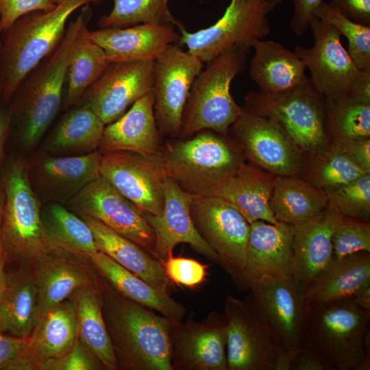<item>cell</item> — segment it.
<instances>
[{"label":"cell","instance_id":"cell-28","mask_svg":"<svg viewBox=\"0 0 370 370\" xmlns=\"http://www.w3.org/2000/svg\"><path fill=\"white\" fill-rule=\"evenodd\" d=\"M275 177L273 174L245 162L217 186L212 195L229 201L249 223L256 221L278 223L269 204Z\"/></svg>","mask_w":370,"mask_h":370},{"label":"cell","instance_id":"cell-31","mask_svg":"<svg viewBox=\"0 0 370 370\" xmlns=\"http://www.w3.org/2000/svg\"><path fill=\"white\" fill-rule=\"evenodd\" d=\"M90 263L99 275L123 297L157 311L172 321L184 319L186 308L164 292L98 251Z\"/></svg>","mask_w":370,"mask_h":370},{"label":"cell","instance_id":"cell-20","mask_svg":"<svg viewBox=\"0 0 370 370\" xmlns=\"http://www.w3.org/2000/svg\"><path fill=\"white\" fill-rule=\"evenodd\" d=\"M98 151L77 156H59L43 150L27 160L31 186L42 201L66 204L100 174Z\"/></svg>","mask_w":370,"mask_h":370},{"label":"cell","instance_id":"cell-19","mask_svg":"<svg viewBox=\"0 0 370 370\" xmlns=\"http://www.w3.org/2000/svg\"><path fill=\"white\" fill-rule=\"evenodd\" d=\"M172 370H227V325L223 313L212 311L201 321L190 314L170 321Z\"/></svg>","mask_w":370,"mask_h":370},{"label":"cell","instance_id":"cell-44","mask_svg":"<svg viewBox=\"0 0 370 370\" xmlns=\"http://www.w3.org/2000/svg\"><path fill=\"white\" fill-rule=\"evenodd\" d=\"M333 258L359 252L370 253L369 221L341 217L332 234Z\"/></svg>","mask_w":370,"mask_h":370},{"label":"cell","instance_id":"cell-39","mask_svg":"<svg viewBox=\"0 0 370 370\" xmlns=\"http://www.w3.org/2000/svg\"><path fill=\"white\" fill-rule=\"evenodd\" d=\"M365 174L348 158L340 145L330 141L312 152L303 154L299 176L327 193Z\"/></svg>","mask_w":370,"mask_h":370},{"label":"cell","instance_id":"cell-22","mask_svg":"<svg viewBox=\"0 0 370 370\" xmlns=\"http://www.w3.org/2000/svg\"><path fill=\"white\" fill-rule=\"evenodd\" d=\"M164 204L159 216L145 214L155 236L153 257L162 263L179 243H188L197 253L221 267L217 254L197 230L190 214L193 195L171 177L164 182Z\"/></svg>","mask_w":370,"mask_h":370},{"label":"cell","instance_id":"cell-11","mask_svg":"<svg viewBox=\"0 0 370 370\" xmlns=\"http://www.w3.org/2000/svg\"><path fill=\"white\" fill-rule=\"evenodd\" d=\"M227 370H291L292 360L244 299L224 300Z\"/></svg>","mask_w":370,"mask_h":370},{"label":"cell","instance_id":"cell-56","mask_svg":"<svg viewBox=\"0 0 370 370\" xmlns=\"http://www.w3.org/2000/svg\"><path fill=\"white\" fill-rule=\"evenodd\" d=\"M63 1H64V0H51L52 3H53L54 5H58V4L61 3Z\"/></svg>","mask_w":370,"mask_h":370},{"label":"cell","instance_id":"cell-46","mask_svg":"<svg viewBox=\"0 0 370 370\" xmlns=\"http://www.w3.org/2000/svg\"><path fill=\"white\" fill-rule=\"evenodd\" d=\"M103 366L78 338L73 347L62 356L40 365L38 370H101Z\"/></svg>","mask_w":370,"mask_h":370},{"label":"cell","instance_id":"cell-29","mask_svg":"<svg viewBox=\"0 0 370 370\" xmlns=\"http://www.w3.org/2000/svg\"><path fill=\"white\" fill-rule=\"evenodd\" d=\"M370 289V253L334 258L306 290L310 303L354 299Z\"/></svg>","mask_w":370,"mask_h":370},{"label":"cell","instance_id":"cell-27","mask_svg":"<svg viewBox=\"0 0 370 370\" xmlns=\"http://www.w3.org/2000/svg\"><path fill=\"white\" fill-rule=\"evenodd\" d=\"M88 36L106 52L110 62L155 60L180 34L175 27L151 23L124 28L88 30Z\"/></svg>","mask_w":370,"mask_h":370},{"label":"cell","instance_id":"cell-51","mask_svg":"<svg viewBox=\"0 0 370 370\" xmlns=\"http://www.w3.org/2000/svg\"><path fill=\"white\" fill-rule=\"evenodd\" d=\"M28 338L16 337L0 332V370H8L25 348Z\"/></svg>","mask_w":370,"mask_h":370},{"label":"cell","instance_id":"cell-30","mask_svg":"<svg viewBox=\"0 0 370 370\" xmlns=\"http://www.w3.org/2000/svg\"><path fill=\"white\" fill-rule=\"evenodd\" d=\"M249 74L260 90L281 92L297 87L310 80L303 61L282 44L259 40L252 47Z\"/></svg>","mask_w":370,"mask_h":370},{"label":"cell","instance_id":"cell-42","mask_svg":"<svg viewBox=\"0 0 370 370\" xmlns=\"http://www.w3.org/2000/svg\"><path fill=\"white\" fill-rule=\"evenodd\" d=\"M314 16L335 27L347 38V52L360 69L370 68V25L352 21L325 1L316 9Z\"/></svg>","mask_w":370,"mask_h":370},{"label":"cell","instance_id":"cell-36","mask_svg":"<svg viewBox=\"0 0 370 370\" xmlns=\"http://www.w3.org/2000/svg\"><path fill=\"white\" fill-rule=\"evenodd\" d=\"M41 218L48 240L59 254L73 256L90 262L97 251L88 224L64 204L43 203Z\"/></svg>","mask_w":370,"mask_h":370},{"label":"cell","instance_id":"cell-47","mask_svg":"<svg viewBox=\"0 0 370 370\" xmlns=\"http://www.w3.org/2000/svg\"><path fill=\"white\" fill-rule=\"evenodd\" d=\"M56 5L51 0H0V27L5 32L23 15L35 11L48 12Z\"/></svg>","mask_w":370,"mask_h":370},{"label":"cell","instance_id":"cell-35","mask_svg":"<svg viewBox=\"0 0 370 370\" xmlns=\"http://www.w3.org/2000/svg\"><path fill=\"white\" fill-rule=\"evenodd\" d=\"M326 193L299 175L275 176L270 208L278 222L304 223L328 206Z\"/></svg>","mask_w":370,"mask_h":370},{"label":"cell","instance_id":"cell-32","mask_svg":"<svg viewBox=\"0 0 370 370\" xmlns=\"http://www.w3.org/2000/svg\"><path fill=\"white\" fill-rule=\"evenodd\" d=\"M79 217L89 226L98 251L151 285L168 293L170 282L158 260L97 219L86 215Z\"/></svg>","mask_w":370,"mask_h":370},{"label":"cell","instance_id":"cell-23","mask_svg":"<svg viewBox=\"0 0 370 370\" xmlns=\"http://www.w3.org/2000/svg\"><path fill=\"white\" fill-rule=\"evenodd\" d=\"M77 338L75 309L69 298L39 317L25 348L8 370H38L68 352Z\"/></svg>","mask_w":370,"mask_h":370},{"label":"cell","instance_id":"cell-10","mask_svg":"<svg viewBox=\"0 0 370 370\" xmlns=\"http://www.w3.org/2000/svg\"><path fill=\"white\" fill-rule=\"evenodd\" d=\"M243 299L292 360L306 338L310 302L306 289L293 276L267 278L253 286Z\"/></svg>","mask_w":370,"mask_h":370},{"label":"cell","instance_id":"cell-5","mask_svg":"<svg viewBox=\"0 0 370 370\" xmlns=\"http://www.w3.org/2000/svg\"><path fill=\"white\" fill-rule=\"evenodd\" d=\"M160 155L168 177L185 192L211 196L246 162L230 136L203 130L186 139L168 138Z\"/></svg>","mask_w":370,"mask_h":370},{"label":"cell","instance_id":"cell-41","mask_svg":"<svg viewBox=\"0 0 370 370\" xmlns=\"http://www.w3.org/2000/svg\"><path fill=\"white\" fill-rule=\"evenodd\" d=\"M169 0H113L111 12L100 18L98 26L104 28H124L139 24L151 23L177 27L169 8Z\"/></svg>","mask_w":370,"mask_h":370},{"label":"cell","instance_id":"cell-45","mask_svg":"<svg viewBox=\"0 0 370 370\" xmlns=\"http://www.w3.org/2000/svg\"><path fill=\"white\" fill-rule=\"evenodd\" d=\"M166 276L177 286L195 289L206 280L209 265L188 258L168 257L162 263Z\"/></svg>","mask_w":370,"mask_h":370},{"label":"cell","instance_id":"cell-9","mask_svg":"<svg viewBox=\"0 0 370 370\" xmlns=\"http://www.w3.org/2000/svg\"><path fill=\"white\" fill-rule=\"evenodd\" d=\"M282 0H230L223 16L211 26L188 32L182 23L178 42L202 62L231 49L248 54L253 45L271 31L269 15Z\"/></svg>","mask_w":370,"mask_h":370},{"label":"cell","instance_id":"cell-37","mask_svg":"<svg viewBox=\"0 0 370 370\" xmlns=\"http://www.w3.org/2000/svg\"><path fill=\"white\" fill-rule=\"evenodd\" d=\"M99 284L76 290L71 296L76 313L78 338L107 370L119 369L102 313Z\"/></svg>","mask_w":370,"mask_h":370},{"label":"cell","instance_id":"cell-2","mask_svg":"<svg viewBox=\"0 0 370 370\" xmlns=\"http://www.w3.org/2000/svg\"><path fill=\"white\" fill-rule=\"evenodd\" d=\"M92 16L89 4L82 7L79 14L68 23L56 49L25 76L11 98L13 105L10 108L24 149L30 151L38 144L60 108L72 46Z\"/></svg>","mask_w":370,"mask_h":370},{"label":"cell","instance_id":"cell-1","mask_svg":"<svg viewBox=\"0 0 370 370\" xmlns=\"http://www.w3.org/2000/svg\"><path fill=\"white\" fill-rule=\"evenodd\" d=\"M100 291L119 369L172 370L170 320L123 297L103 278Z\"/></svg>","mask_w":370,"mask_h":370},{"label":"cell","instance_id":"cell-14","mask_svg":"<svg viewBox=\"0 0 370 370\" xmlns=\"http://www.w3.org/2000/svg\"><path fill=\"white\" fill-rule=\"evenodd\" d=\"M190 214L201 236L219 256L221 267L234 281L245 265L250 223L229 201L215 195H193Z\"/></svg>","mask_w":370,"mask_h":370},{"label":"cell","instance_id":"cell-26","mask_svg":"<svg viewBox=\"0 0 370 370\" xmlns=\"http://www.w3.org/2000/svg\"><path fill=\"white\" fill-rule=\"evenodd\" d=\"M163 145L154 114L152 91L135 101L117 120L105 127L97 151L160 153Z\"/></svg>","mask_w":370,"mask_h":370},{"label":"cell","instance_id":"cell-57","mask_svg":"<svg viewBox=\"0 0 370 370\" xmlns=\"http://www.w3.org/2000/svg\"><path fill=\"white\" fill-rule=\"evenodd\" d=\"M2 34H3V31L0 27V49H1V45H2V39H1V36H2Z\"/></svg>","mask_w":370,"mask_h":370},{"label":"cell","instance_id":"cell-12","mask_svg":"<svg viewBox=\"0 0 370 370\" xmlns=\"http://www.w3.org/2000/svg\"><path fill=\"white\" fill-rule=\"evenodd\" d=\"M202 63L176 43L169 45L154 60V114L162 138L179 137L184 108Z\"/></svg>","mask_w":370,"mask_h":370},{"label":"cell","instance_id":"cell-25","mask_svg":"<svg viewBox=\"0 0 370 370\" xmlns=\"http://www.w3.org/2000/svg\"><path fill=\"white\" fill-rule=\"evenodd\" d=\"M32 266L39 317L69 299L76 290L98 284L102 279L90 262L63 254H51Z\"/></svg>","mask_w":370,"mask_h":370},{"label":"cell","instance_id":"cell-34","mask_svg":"<svg viewBox=\"0 0 370 370\" xmlns=\"http://www.w3.org/2000/svg\"><path fill=\"white\" fill-rule=\"evenodd\" d=\"M106 124L81 103L68 111L45 140L42 150L59 156H84L97 151Z\"/></svg>","mask_w":370,"mask_h":370},{"label":"cell","instance_id":"cell-49","mask_svg":"<svg viewBox=\"0 0 370 370\" xmlns=\"http://www.w3.org/2000/svg\"><path fill=\"white\" fill-rule=\"evenodd\" d=\"M338 145L353 163L364 173L370 174V138L347 140Z\"/></svg>","mask_w":370,"mask_h":370},{"label":"cell","instance_id":"cell-13","mask_svg":"<svg viewBox=\"0 0 370 370\" xmlns=\"http://www.w3.org/2000/svg\"><path fill=\"white\" fill-rule=\"evenodd\" d=\"M314 44L311 47L295 46L293 51L308 69L310 79L325 97L350 96L364 70L354 63L341 43L340 32L313 16L309 23Z\"/></svg>","mask_w":370,"mask_h":370},{"label":"cell","instance_id":"cell-15","mask_svg":"<svg viewBox=\"0 0 370 370\" xmlns=\"http://www.w3.org/2000/svg\"><path fill=\"white\" fill-rule=\"evenodd\" d=\"M228 134L248 162L275 176L299 175L303 154L270 120L243 107Z\"/></svg>","mask_w":370,"mask_h":370},{"label":"cell","instance_id":"cell-38","mask_svg":"<svg viewBox=\"0 0 370 370\" xmlns=\"http://www.w3.org/2000/svg\"><path fill=\"white\" fill-rule=\"evenodd\" d=\"M88 25L75 39L69 58L62 99L64 109L76 105L110 62L104 50L88 36Z\"/></svg>","mask_w":370,"mask_h":370},{"label":"cell","instance_id":"cell-16","mask_svg":"<svg viewBox=\"0 0 370 370\" xmlns=\"http://www.w3.org/2000/svg\"><path fill=\"white\" fill-rule=\"evenodd\" d=\"M66 206L78 216L97 219L153 256L155 236L145 214L103 177L87 184Z\"/></svg>","mask_w":370,"mask_h":370},{"label":"cell","instance_id":"cell-52","mask_svg":"<svg viewBox=\"0 0 370 370\" xmlns=\"http://www.w3.org/2000/svg\"><path fill=\"white\" fill-rule=\"evenodd\" d=\"M291 370H327V368L305 342L292 359Z\"/></svg>","mask_w":370,"mask_h":370},{"label":"cell","instance_id":"cell-53","mask_svg":"<svg viewBox=\"0 0 370 370\" xmlns=\"http://www.w3.org/2000/svg\"><path fill=\"white\" fill-rule=\"evenodd\" d=\"M12 122L10 108L0 107V164L3 160L5 144Z\"/></svg>","mask_w":370,"mask_h":370},{"label":"cell","instance_id":"cell-43","mask_svg":"<svg viewBox=\"0 0 370 370\" xmlns=\"http://www.w3.org/2000/svg\"><path fill=\"white\" fill-rule=\"evenodd\" d=\"M328 206L342 217L369 221L370 174L326 193Z\"/></svg>","mask_w":370,"mask_h":370},{"label":"cell","instance_id":"cell-24","mask_svg":"<svg viewBox=\"0 0 370 370\" xmlns=\"http://www.w3.org/2000/svg\"><path fill=\"white\" fill-rule=\"evenodd\" d=\"M341 217L327 206L316 217L293 225V276L306 290L334 259L332 234Z\"/></svg>","mask_w":370,"mask_h":370},{"label":"cell","instance_id":"cell-33","mask_svg":"<svg viewBox=\"0 0 370 370\" xmlns=\"http://www.w3.org/2000/svg\"><path fill=\"white\" fill-rule=\"evenodd\" d=\"M39 318L38 290L34 269L29 264L7 275L5 289L0 301V332L27 338Z\"/></svg>","mask_w":370,"mask_h":370},{"label":"cell","instance_id":"cell-7","mask_svg":"<svg viewBox=\"0 0 370 370\" xmlns=\"http://www.w3.org/2000/svg\"><path fill=\"white\" fill-rule=\"evenodd\" d=\"M247 55L231 49L207 62L191 87L177 138H188L203 130L229 136L243 109L230 93L231 82L245 70Z\"/></svg>","mask_w":370,"mask_h":370},{"label":"cell","instance_id":"cell-50","mask_svg":"<svg viewBox=\"0 0 370 370\" xmlns=\"http://www.w3.org/2000/svg\"><path fill=\"white\" fill-rule=\"evenodd\" d=\"M343 15L364 25H370V0H327Z\"/></svg>","mask_w":370,"mask_h":370},{"label":"cell","instance_id":"cell-21","mask_svg":"<svg viewBox=\"0 0 370 370\" xmlns=\"http://www.w3.org/2000/svg\"><path fill=\"white\" fill-rule=\"evenodd\" d=\"M293 225L256 221L250 223L244 267L233 281L241 291H248L267 278L293 276Z\"/></svg>","mask_w":370,"mask_h":370},{"label":"cell","instance_id":"cell-48","mask_svg":"<svg viewBox=\"0 0 370 370\" xmlns=\"http://www.w3.org/2000/svg\"><path fill=\"white\" fill-rule=\"evenodd\" d=\"M293 13L289 22L291 30L301 36L309 28V23L314 16V12L325 0H292Z\"/></svg>","mask_w":370,"mask_h":370},{"label":"cell","instance_id":"cell-8","mask_svg":"<svg viewBox=\"0 0 370 370\" xmlns=\"http://www.w3.org/2000/svg\"><path fill=\"white\" fill-rule=\"evenodd\" d=\"M245 103L248 111L278 125L302 154L330 142L325 126V98L310 79L281 92L250 91L245 97Z\"/></svg>","mask_w":370,"mask_h":370},{"label":"cell","instance_id":"cell-18","mask_svg":"<svg viewBox=\"0 0 370 370\" xmlns=\"http://www.w3.org/2000/svg\"><path fill=\"white\" fill-rule=\"evenodd\" d=\"M154 60L110 62L86 90L82 103L106 124L119 119L140 98L152 91Z\"/></svg>","mask_w":370,"mask_h":370},{"label":"cell","instance_id":"cell-58","mask_svg":"<svg viewBox=\"0 0 370 370\" xmlns=\"http://www.w3.org/2000/svg\"><path fill=\"white\" fill-rule=\"evenodd\" d=\"M1 85H0V97H1Z\"/></svg>","mask_w":370,"mask_h":370},{"label":"cell","instance_id":"cell-54","mask_svg":"<svg viewBox=\"0 0 370 370\" xmlns=\"http://www.w3.org/2000/svg\"><path fill=\"white\" fill-rule=\"evenodd\" d=\"M2 208L3 206L0 210V301L2 299V297L3 295L6 283H7V275L5 273V256L3 254V249L1 243V213H2Z\"/></svg>","mask_w":370,"mask_h":370},{"label":"cell","instance_id":"cell-40","mask_svg":"<svg viewBox=\"0 0 370 370\" xmlns=\"http://www.w3.org/2000/svg\"><path fill=\"white\" fill-rule=\"evenodd\" d=\"M324 98L325 126L330 141L340 144L370 138V102L349 96Z\"/></svg>","mask_w":370,"mask_h":370},{"label":"cell","instance_id":"cell-17","mask_svg":"<svg viewBox=\"0 0 370 370\" xmlns=\"http://www.w3.org/2000/svg\"><path fill=\"white\" fill-rule=\"evenodd\" d=\"M100 174L144 214H162L163 185L168 175L160 153L119 151L101 154Z\"/></svg>","mask_w":370,"mask_h":370},{"label":"cell","instance_id":"cell-4","mask_svg":"<svg viewBox=\"0 0 370 370\" xmlns=\"http://www.w3.org/2000/svg\"><path fill=\"white\" fill-rule=\"evenodd\" d=\"M103 0H64L50 11H35L17 19L5 32L0 49L1 98L9 102L25 76L61 40L70 16L89 3Z\"/></svg>","mask_w":370,"mask_h":370},{"label":"cell","instance_id":"cell-6","mask_svg":"<svg viewBox=\"0 0 370 370\" xmlns=\"http://www.w3.org/2000/svg\"><path fill=\"white\" fill-rule=\"evenodd\" d=\"M1 237L5 261L34 263L53 254L41 218L42 201L29 180L27 160L12 159L1 175Z\"/></svg>","mask_w":370,"mask_h":370},{"label":"cell","instance_id":"cell-3","mask_svg":"<svg viewBox=\"0 0 370 370\" xmlns=\"http://www.w3.org/2000/svg\"><path fill=\"white\" fill-rule=\"evenodd\" d=\"M305 342L327 370H369L370 310L352 299L310 303Z\"/></svg>","mask_w":370,"mask_h":370},{"label":"cell","instance_id":"cell-55","mask_svg":"<svg viewBox=\"0 0 370 370\" xmlns=\"http://www.w3.org/2000/svg\"><path fill=\"white\" fill-rule=\"evenodd\" d=\"M3 191L2 188L1 180H0V210L3 206Z\"/></svg>","mask_w":370,"mask_h":370}]
</instances>
